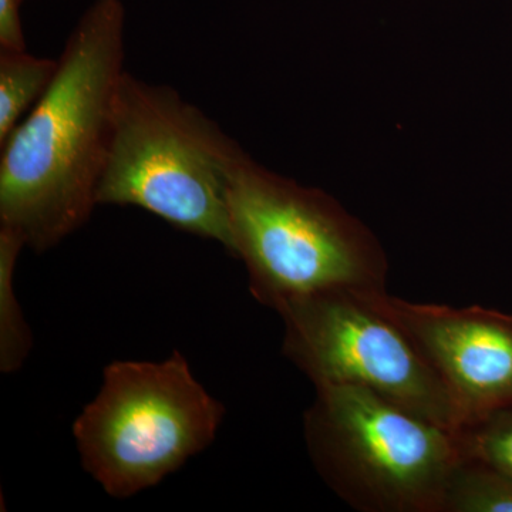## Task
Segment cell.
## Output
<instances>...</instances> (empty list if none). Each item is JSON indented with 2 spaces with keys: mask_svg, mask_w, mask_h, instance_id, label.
I'll list each match as a JSON object with an SVG mask.
<instances>
[{
  "mask_svg": "<svg viewBox=\"0 0 512 512\" xmlns=\"http://www.w3.org/2000/svg\"><path fill=\"white\" fill-rule=\"evenodd\" d=\"M454 433L464 461L512 477V409L488 414Z\"/></svg>",
  "mask_w": 512,
  "mask_h": 512,
  "instance_id": "obj_11",
  "label": "cell"
},
{
  "mask_svg": "<svg viewBox=\"0 0 512 512\" xmlns=\"http://www.w3.org/2000/svg\"><path fill=\"white\" fill-rule=\"evenodd\" d=\"M126 10L94 0L52 84L0 146V227L37 254L82 228L96 204L124 64Z\"/></svg>",
  "mask_w": 512,
  "mask_h": 512,
  "instance_id": "obj_1",
  "label": "cell"
},
{
  "mask_svg": "<svg viewBox=\"0 0 512 512\" xmlns=\"http://www.w3.org/2000/svg\"><path fill=\"white\" fill-rule=\"evenodd\" d=\"M313 466L363 512H444L456 433L356 386L316 387L303 417Z\"/></svg>",
  "mask_w": 512,
  "mask_h": 512,
  "instance_id": "obj_4",
  "label": "cell"
},
{
  "mask_svg": "<svg viewBox=\"0 0 512 512\" xmlns=\"http://www.w3.org/2000/svg\"><path fill=\"white\" fill-rule=\"evenodd\" d=\"M282 352L319 386H356L456 431L446 386L409 336L363 291H328L279 309Z\"/></svg>",
  "mask_w": 512,
  "mask_h": 512,
  "instance_id": "obj_6",
  "label": "cell"
},
{
  "mask_svg": "<svg viewBox=\"0 0 512 512\" xmlns=\"http://www.w3.org/2000/svg\"><path fill=\"white\" fill-rule=\"evenodd\" d=\"M227 202L232 255L244 261L262 305L278 312L316 293L386 289L382 245L326 192L272 173L242 151Z\"/></svg>",
  "mask_w": 512,
  "mask_h": 512,
  "instance_id": "obj_3",
  "label": "cell"
},
{
  "mask_svg": "<svg viewBox=\"0 0 512 512\" xmlns=\"http://www.w3.org/2000/svg\"><path fill=\"white\" fill-rule=\"evenodd\" d=\"M180 352L163 362H114L74 421L83 467L116 498L154 487L210 446L224 420Z\"/></svg>",
  "mask_w": 512,
  "mask_h": 512,
  "instance_id": "obj_5",
  "label": "cell"
},
{
  "mask_svg": "<svg viewBox=\"0 0 512 512\" xmlns=\"http://www.w3.org/2000/svg\"><path fill=\"white\" fill-rule=\"evenodd\" d=\"M369 302L409 336L456 407L458 429L512 409V318L480 306L414 303L382 291Z\"/></svg>",
  "mask_w": 512,
  "mask_h": 512,
  "instance_id": "obj_7",
  "label": "cell"
},
{
  "mask_svg": "<svg viewBox=\"0 0 512 512\" xmlns=\"http://www.w3.org/2000/svg\"><path fill=\"white\" fill-rule=\"evenodd\" d=\"M26 248L19 232L0 227V370L6 375L18 372L32 349V335L16 296V265Z\"/></svg>",
  "mask_w": 512,
  "mask_h": 512,
  "instance_id": "obj_9",
  "label": "cell"
},
{
  "mask_svg": "<svg viewBox=\"0 0 512 512\" xmlns=\"http://www.w3.org/2000/svg\"><path fill=\"white\" fill-rule=\"evenodd\" d=\"M25 0H0V49L26 50L20 9Z\"/></svg>",
  "mask_w": 512,
  "mask_h": 512,
  "instance_id": "obj_12",
  "label": "cell"
},
{
  "mask_svg": "<svg viewBox=\"0 0 512 512\" xmlns=\"http://www.w3.org/2000/svg\"><path fill=\"white\" fill-rule=\"evenodd\" d=\"M444 512H512V477L461 461L448 485Z\"/></svg>",
  "mask_w": 512,
  "mask_h": 512,
  "instance_id": "obj_10",
  "label": "cell"
},
{
  "mask_svg": "<svg viewBox=\"0 0 512 512\" xmlns=\"http://www.w3.org/2000/svg\"><path fill=\"white\" fill-rule=\"evenodd\" d=\"M57 67L59 59L0 49V146L49 89Z\"/></svg>",
  "mask_w": 512,
  "mask_h": 512,
  "instance_id": "obj_8",
  "label": "cell"
},
{
  "mask_svg": "<svg viewBox=\"0 0 512 512\" xmlns=\"http://www.w3.org/2000/svg\"><path fill=\"white\" fill-rule=\"evenodd\" d=\"M242 148L177 90L124 73L97 205L137 207L232 255L229 173Z\"/></svg>",
  "mask_w": 512,
  "mask_h": 512,
  "instance_id": "obj_2",
  "label": "cell"
}]
</instances>
